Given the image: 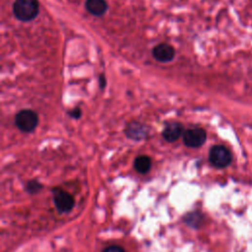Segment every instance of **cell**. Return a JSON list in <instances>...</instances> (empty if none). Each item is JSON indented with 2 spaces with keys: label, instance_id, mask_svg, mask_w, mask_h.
Returning a JSON list of instances; mask_svg holds the SVG:
<instances>
[{
  "label": "cell",
  "instance_id": "7a4b0ae2",
  "mask_svg": "<svg viewBox=\"0 0 252 252\" xmlns=\"http://www.w3.org/2000/svg\"><path fill=\"white\" fill-rule=\"evenodd\" d=\"M16 126L23 132H33L39 124L38 115L31 110H23L16 115Z\"/></svg>",
  "mask_w": 252,
  "mask_h": 252
},
{
  "label": "cell",
  "instance_id": "30bf717a",
  "mask_svg": "<svg viewBox=\"0 0 252 252\" xmlns=\"http://www.w3.org/2000/svg\"><path fill=\"white\" fill-rule=\"evenodd\" d=\"M126 134L131 139H142L145 135V130H143V127L140 124L132 123L126 129Z\"/></svg>",
  "mask_w": 252,
  "mask_h": 252
},
{
  "label": "cell",
  "instance_id": "3957f363",
  "mask_svg": "<svg viewBox=\"0 0 252 252\" xmlns=\"http://www.w3.org/2000/svg\"><path fill=\"white\" fill-rule=\"evenodd\" d=\"M209 159L211 164L216 168H226L232 163V154L230 151L221 145L214 146L210 150Z\"/></svg>",
  "mask_w": 252,
  "mask_h": 252
},
{
  "label": "cell",
  "instance_id": "7c38bea8",
  "mask_svg": "<svg viewBox=\"0 0 252 252\" xmlns=\"http://www.w3.org/2000/svg\"><path fill=\"white\" fill-rule=\"evenodd\" d=\"M40 187H41V185H40L39 182L33 180V181H30V182L28 183V185H27V190H28L30 193H37V192H39V191L40 190Z\"/></svg>",
  "mask_w": 252,
  "mask_h": 252
},
{
  "label": "cell",
  "instance_id": "5bb4252c",
  "mask_svg": "<svg viewBox=\"0 0 252 252\" xmlns=\"http://www.w3.org/2000/svg\"><path fill=\"white\" fill-rule=\"evenodd\" d=\"M70 116L74 118H79L81 116V110L79 108H76L74 109L73 111L70 112Z\"/></svg>",
  "mask_w": 252,
  "mask_h": 252
},
{
  "label": "cell",
  "instance_id": "8992f818",
  "mask_svg": "<svg viewBox=\"0 0 252 252\" xmlns=\"http://www.w3.org/2000/svg\"><path fill=\"white\" fill-rule=\"evenodd\" d=\"M175 56L174 48L169 43H160L153 49V57L160 62H170Z\"/></svg>",
  "mask_w": 252,
  "mask_h": 252
},
{
  "label": "cell",
  "instance_id": "52a82bcc",
  "mask_svg": "<svg viewBox=\"0 0 252 252\" xmlns=\"http://www.w3.org/2000/svg\"><path fill=\"white\" fill-rule=\"evenodd\" d=\"M183 126L182 124L178 122H171L169 123L164 131H163V137L166 141L172 143L177 141L181 135H183Z\"/></svg>",
  "mask_w": 252,
  "mask_h": 252
},
{
  "label": "cell",
  "instance_id": "ba28073f",
  "mask_svg": "<svg viewBox=\"0 0 252 252\" xmlns=\"http://www.w3.org/2000/svg\"><path fill=\"white\" fill-rule=\"evenodd\" d=\"M86 9L92 15L102 16L108 10L106 0H86Z\"/></svg>",
  "mask_w": 252,
  "mask_h": 252
},
{
  "label": "cell",
  "instance_id": "4fadbf2b",
  "mask_svg": "<svg viewBox=\"0 0 252 252\" xmlns=\"http://www.w3.org/2000/svg\"><path fill=\"white\" fill-rule=\"evenodd\" d=\"M104 252H125V250L120 246L113 245V246H110L107 249H105Z\"/></svg>",
  "mask_w": 252,
  "mask_h": 252
},
{
  "label": "cell",
  "instance_id": "9c48e42d",
  "mask_svg": "<svg viewBox=\"0 0 252 252\" xmlns=\"http://www.w3.org/2000/svg\"><path fill=\"white\" fill-rule=\"evenodd\" d=\"M151 167H152V161L148 156H139L134 162V168L140 174L148 173Z\"/></svg>",
  "mask_w": 252,
  "mask_h": 252
},
{
  "label": "cell",
  "instance_id": "8fae6325",
  "mask_svg": "<svg viewBox=\"0 0 252 252\" xmlns=\"http://www.w3.org/2000/svg\"><path fill=\"white\" fill-rule=\"evenodd\" d=\"M186 223L190 226H193V227H199V225L201 224V222H202V216H201L200 214H188L187 215V218H186Z\"/></svg>",
  "mask_w": 252,
  "mask_h": 252
},
{
  "label": "cell",
  "instance_id": "5b68a950",
  "mask_svg": "<svg viewBox=\"0 0 252 252\" xmlns=\"http://www.w3.org/2000/svg\"><path fill=\"white\" fill-rule=\"evenodd\" d=\"M55 204L59 212L67 213L73 209L75 205V200L74 197L68 192L58 190L55 195Z\"/></svg>",
  "mask_w": 252,
  "mask_h": 252
},
{
  "label": "cell",
  "instance_id": "277c9868",
  "mask_svg": "<svg viewBox=\"0 0 252 252\" xmlns=\"http://www.w3.org/2000/svg\"><path fill=\"white\" fill-rule=\"evenodd\" d=\"M183 142L187 147L198 148L206 141V132L202 128H190L183 133Z\"/></svg>",
  "mask_w": 252,
  "mask_h": 252
},
{
  "label": "cell",
  "instance_id": "6da1fadb",
  "mask_svg": "<svg viewBox=\"0 0 252 252\" xmlns=\"http://www.w3.org/2000/svg\"><path fill=\"white\" fill-rule=\"evenodd\" d=\"M15 17L22 22L34 20L39 14L38 0H16L13 5Z\"/></svg>",
  "mask_w": 252,
  "mask_h": 252
}]
</instances>
